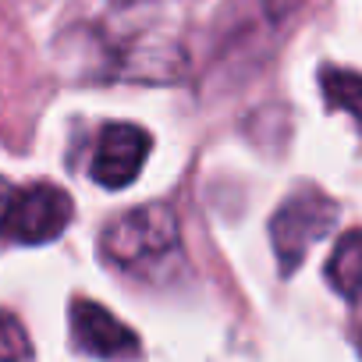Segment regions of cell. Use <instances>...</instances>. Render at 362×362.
<instances>
[{
    "label": "cell",
    "instance_id": "cell-2",
    "mask_svg": "<svg viewBox=\"0 0 362 362\" xmlns=\"http://www.w3.org/2000/svg\"><path fill=\"white\" fill-rule=\"evenodd\" d=\"M334 224H337V203L334 199H327L316 189L295 192L270 221V238H274V252L281 259V270L291 274L302 263L305 249L313 242H320Z\"/></svg>",
    "mask_w": 362,
    "mask_h": 362
},
{
    "label": "cell",
    "instance_id": "cell-6",
    "mask_svg": "<svg viewBox=\"0 0 362 362\" xmlns=\"http://www.w3.org/2000/svg\"><path fill=\"white\" fill-rule=\"evenodd\" d=\"M327 281L337 295L344 298H362V231H348L341 235L337 249L327 259Z\"/></svg>",
    "mask_w": 362,
    "mask_h": 362
},
{
    "label": "cell",
    "instance_id": "cell-5",
    "mask_svg": "<svg viewBox=\"0 0 362 362\" xmlns=\"http://www.w3.org/2000/svg\"><path fill=\"white\" fill-rule=\"evenodd\" d=\"M71 337L82 351L96 358H132L139 355V337L100 302L75 298L71 302Z\"/></svg>",
    "mask_w": 362,
    "mask_h": 362
},
{
    "label": "cell",
    "instance_id": "cell-4",
    "mask_svg": "<svg viewBox=\"0 0 362 362\" xmlns=\"http://www.w3.org/2000/svg\"><path fill=\"white\" fill-rule=\"evenodd\" d=\"M149 156V132L139 124H107L93 153V181L103 189H124L139 177Z\"/></svg>",
    "mask_w": 362,
    "mask_h": 362
},
{
    "label": "cell",
    "instance_id": "cell-7",
    "mask_svg": "<svg viewBox=\"0 0 362 362\" xmlns=\"http://www.w3.org/2000/svg\"><path fill=\"white\" fill-rule=\"evenodd\" d=\"M323 96L330 107L348 110L355 121H362V75L358 71H344V68H323L320 75Z\"/></svg>",
    "mask_w": 362,
    "mask_h": 362
},
{
    "label": "cell",
    "instance_id": "cell-9",
    "mask_svg": "<svg viewBox=\"0 0 362 362\" xmlns=\"http://www.w3.org/2000/svg\"><path fill=\"white\" fill-rule=\"evenodd\" d=\"M15 192H18V189H11V181L0 177V231H4V224H8V210H11Z\"/></svg>",
    "mask_w": 362,
    "mask_h": 362
},
{
    "label": "cell",
    "instance_id": "cell-8",
    "mask_svg": "<svg viewBox=\"0 0 362 362\" xmlns=\"http://www.w3.org/2000/svg\"><path fill=\"white\" fill-rule=\"evenodd\" d=\"M33 355V341L18 316L0 313V362H25Z\"/></svg>",
    "mask_w": 362,
    "mask_h": 362
},
{
    "label": "cell",
    "instance_id": "cell-3",
    "mask_svg": "<svg viewBox=\"0 0 362 362\" xmlns=\"http://www.w3.org/2000/svg\"><path fill=\"white\" fill-rule=\"evenodd\" d=\"M71 214L75 206L64 189L50 185V181H36V185L15 192L4 235H11L22 245H43V242H54L68 228Z\"/></svg>",
    "mask_w": 362,
    "mask_h": 362
},
{
    "label": "cell",
    "instance_id": "cell-1",
    "mask_svg": "<svg viewBox=\"0 0 362 362\" xmlns=\"http://www.w3.org/2000/svg\"><path fill=\"white\" fill-rule=\"evenodd\" d=\"M174 249H177V221L163 203H149L124 214L103 235V252L128 270L160 263Z\"/></svg>",
    "mask_w": 362,
    "mask_h": 362
}]
</instances>
